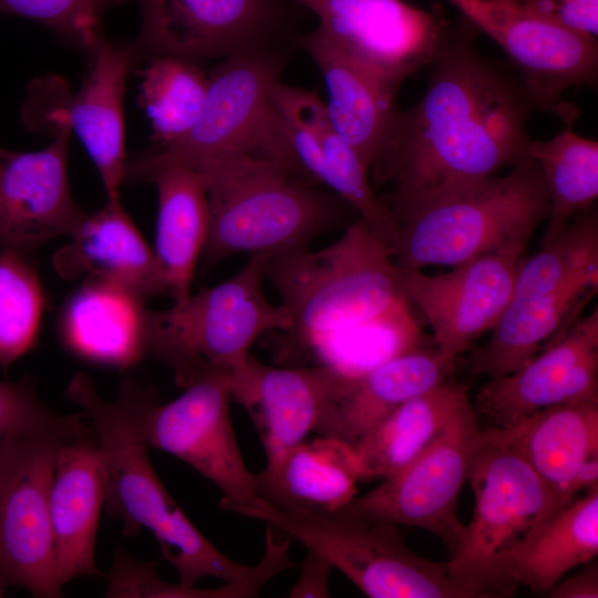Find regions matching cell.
<instances>
[{"label": "cell", "instance_id": "cell-6", "mask_svg": "<svg viewBox=\"0 0 598 598\" xmlns=\"http://www.w3.org/2000/svg\"><path fill=\"white\" fill-rule=\"evenodd\" d=\"M548 212L540 168L527 156L505 176H492L398 216L400 239L393 257L406 270L454 267L485 252L528 243Z\"/></svg>", "mask_w": 598, "mask_h": 598}, {"label": "cell", "instance_id": "cell-18", "mask_svg": "<svg viewBox=\"0 0 598 598\" xmlns=\"http://www.w3.org/2000/svg\"><path fill=\"white\" fill-rule=\"evenodd\" d=\"M598 402V309L574 320L516 371L489 379L473 408L485 427H507L555 405Z\"/></svg>", "mask_w": 598, "mask_h": 598}, {"label": "cell", "instance_id": "cell-35", "mask_svg": "<svg viewBox=\"0 0 598 598\" xmlns=\"http://www.w3.org/2000/svg\"><path fill=\"white\" fill-rule=\"evenodd\" d=\"M553 240L518 266L513 298L555 292L574 283L598 287V216L577 215Z\"/></svg>", "mask_w": 598, "mask_h": 598}, {"label": "cell", "instance_id": "cell-17", "mask_svg": "<svg viewBox=\"0 0 598 598\" xmlns=\"http://www.w3.org/2000/svg\"><path fill=\"white\" fill-rule=\"evenodd\" d=\"M141 27L130 41L135 65L157 56L202 63L269 47L276 0H137Z\"/></svg>", "mask_w": 598, "mask_h": 598}, {"label": "cell", "instance_id": "cell-27", "mask_svg": "<svg viewBox=\"0 0 598 598\" xmlns=\"http://www.w3.org/2000/svg\"><path fill=\"white\" fill-rule=\"evenodd\" d=\"M598 554V485L542 522L504 559L502 587L512 596L524 586L548 592L573 568Z\"/></svg>", "mask_w": 598, "mask_h": 598}, {"label": "cell", "instance_id": "cell-19", "mask_svg": "<svg viewBox=\"0 0 598 598\" xmlns=\"http://www.w3.org/2000/svg\"><path fill=\"white\" fill-rule=\"evenodd\" d=\"M71 134L61 126L34 152L0 145V249L28 256L54 238L70 237L87 215L70 188Z\"/></svg>", "mask_w": 598, "mask_h": 598}, {"label": "cell", "instance_id": "cell-34", "mask_svg": "<svg viewBox=\"0 0 598 598\" xmlns=\"http://www.w3.org/2000/svg\"><path fill=\"white\" fill-rule=\"evenodd\" d=\"M141 70L140 104L152 126L155 148L179 142L195 125L208 87L199 64L175 56H157Z\"/></svg>", "mask_w": 598, "mask_h": 598}, {"label": "cell", "instance_id": "cell-13", "mask_svg": "<svg viewBox=\"0 0 598 598\" xmlns=\"http://www.w3.org/2000/svg\"><path fill=\"white\" fill-rule=\"evenodd\" d=\"M319 19L317 30L393 94L430 65L451 23L442 10L403 0H296Z\"/></svg>", "mask_w": 598, "mask_h": 598}, {"label": "cell", "instance_id": "cell-43", "mask_svg": "<svg viewBox=\"0 0 598 598\" xmlns=\"http://www.w3.org/2000/svg\"><path fill=\"white\" fill-rule=\"evenodd\" d=\"M598 485V454L588 457L576 473L570 488V501L581 491H587Z\"/></svg>", "mask_w": 598, "mask_h": 598}, {"label": "cell", "instance_id": "cell-23", "mask_svg": "<svg viewBox=\"0 0 598 598\" xmlns=\"http://www.w3.org/2000/svg\"><path fill=\"white\" fill-rule=\"evenodd\" d=\"M69 238L52 261L62 278L107 280L146 300L168 293L154 249L145 241L121 199L106 200L101 209L87 214Z\"/></svg>", "mask_w": 598, "mask_h": 598}, {"label": "cell", "instance_id": "cell-30", "mask_svg": "<svg viewBox=\"0 0 598 598\" xmlns=\"http://www.w3.org/2000/svg\"><path fill=\"white\" fill-rule=\"evenodd\" d=\"M596 290L579 282L550 293L512 298L488 340L471 352L468 371L489 379L516 371L575 320Z\"/></svg>", "mask_w": 598, "mask_h": 598}, {"label": "cell", "instance_id": "cell-24", "mask_svg": "<svg viewBox=\"0 0 598 598\" xmlns=\"http://www.w3.org/2000/svg\"><path fill=\"white\" fill-rule=\"evenodd\" d=\"M146 299L115 282L84 278L60 316L62 342L92 364L127 369L146 357Z\"/></svg>", "mask_w": 598, "mask_h": 598}, {"label": "cell", "instance_id": "cell-21", "mask_svg": "<svg viewBox=\"0 0 598 598\" xmlns=\"http://www.w3.org/2000/svg\"><path fill=\"white\" fill-rule=\"evenodd\" d=\"M271 97L286 121L303 172L350 205L394 254L400 225L377 197L367 165L334 128L326 103L315 92L286 85L280 80L272 85Z\"/></svg>", "mask_w": 598, "mask_h": 598}, {"label": "cell", "instance_id": "cell-44", "mask_svg": "<svg viewBox=\"0 0 598 598\" xmlns=\"http://www.w3.org/2000/svg\"><path fill=\"white\" fill-rule=\"evenodd\" d=\"M8 442H10V441H8ZM8 442H0V471H1L4 450H6V446H7ZM4 591H6V589L3 588V586H2V584L0 581V596H2V594H4Z\"/></svg>", "mask_w": 598, "mask_h": 598}, {"label": "cell", "instance_id": "cell-7", "mask_svg": "<svg viewBox=\"0 0 598 598\" xmlns=\"http://www.w3.org/2000/svg\"><path fill=\"white\" fill-rule=\"evenodd\" d=\"M282 66V55L270 47L223 59L208 74L204 105L192 130L174 145L127 161L125 181L141 182L163 166L224 156L262 159L309 177L271 97Z\"/></svg>", "mask_w": 598, "mask_h": 598}, {"label": "cell", "instance_id": "cell-26", "mask_svg": "<svg viewBox=\"0 0 598 598\" xmlns=\"http://www.w3.org/2000/svg\"><path fill=\"white\" fill-rule=\"evenodd\" d=\"M455 363L429 344L380 362L357 378L318 433L355 443L398 406L445 381Z\"/></svg>", "mask_w": 598, "mask_h": 598}, {"label": "cell", "instance_id": "cell-15", "mask_svg": "<svg viewBox=\"0 0 598 598\" xmlns=\"http://www.w3.org/2000/svg\"><path fill=\"white\" fill-rule=\"evenodd\" d=\"M230 400L228 380H202L172 402L152 405L143 425L150 447L178 457L221 491L219 506L227 512L249 503L260 488L258 475L248 471L241 456Z\"/></svg>", "mask_w": 598, "mask_h": 598}, {"label": "cell", "instance_id": "cell-25", "mask_svg": "<svg viewBox=\"0 0 598 598\" xmlns=\"http://www.w3.org/2000/svg\"><path fill=\"white\" fill-rule=\"evenodd\" d=\"M483 433L517 453L565 506L576 473L598 454V402L555 405Z\"/></svg>", "mask_w": 598, "mask_h": 598}, {"label": "cell", "instance_id": "cell-38", "mask_svg": "<svg viewBox=\"0 0 598 598\" xmlns=\"http://www.w3.org/2000/svg\"><path fill=\"white\" fill-rule=\"evenodd\" d=\"M125 0H0V14L33 20L51 29L61 40L91 52L105 37L103 17Z\"/></svg>", "mask_w": 598, "mask_h": 598}, {"label": "cell", "instance_id": "cell-32", "mask_svg": "<svg viewBox=\"0 0 598 598\" xmlns=\"http://www.w3.org/2000/svg\"><path fill=\"white\" fill-rule=\"evenodd\" d=\"M258 480L259 495L271 502L337 511L357 495L361 467L351 443L322 435L289 450Z\"/></svg>", "mask_w": 598, "mask_h": 598}, {"label": "cell", "instance_id": "cell-36", "mask_svg": "<svg viewBox=\"0 0 598 598\" xmlns=\"http://www.w3.org/2000/svg\"><path fill=\"white\" fill-rule=\"evenodd\" d=\"M43 307L41 281L28 256L0 249V367L4 371L34 347Z\"/></svg>", "mask_w": 598, "mask_h": 598}, {"label": "cell", "instance_id": "cell-5", "mask_svg": "<svg viewBox=\"0 0 598 598\" xmlns=\"http://www.w3.org/2000/svg\"><path fill=\"white\" fill-rule=\"evenodd\" d=\"M270 255H250L230 278L164 310H150L146 357L168 365L182 389L243 369L265 332L286 330L287 312L262 288Z\"/></svg>", "mask_w": 598, "mask_h": 598}, {"label": "cell", "instance_id": "cell-10", "mask_svg": "<svg viewBox=\"0 0 598 598\" xmlns=\"http://www.w3.org/2000/svg\"><path fill=\"white\" fill-rule=\"evenodd\" d=\"M86 56L75 92L56 75L34 79L21 120L29 130L50 135L61 126L74 132L99 171L106 200H118L127 164L123 103L134 55L130 42L114 44L104 38Z\"/></svg>", "mask_w": 598, "mask_h": 598}, {"label": "cell", "instance_id": "cell-40", "mask_svg": "<svg viewBox=\"0 0 598 598\" xmlns=\"http://www.w3.org/2000/svg\"><path fill=\"white\" fill-rule=\"evenodd\" d=\"M575 32L597 38L598 0H512Z\"/></svg>", "mask_w": 598, "mask_h": 598}, {"label": "cell", "instance_id": "cell-42", "mask_svg": "<svg viewBox=\"0 0 598 598\" xmlns=\"http://www.w3.org/2000/svg\"><path fill=\"white\" fill-rule=\"evenodd\" d=\"M551 598H597L598 565L590 560L574 576L559 580L549 591Z\"/></svg>", "mask_w": 598, "mask_h": 598}, {"label": "cell", "instance_id": "cell-1", "mask_svg": "<svg viewBox=\"0 0 598 598\" xmlns=\"http://www.w3.org/2000/svg\"><path fill=\"white\" fill-rule=\"evenodd\" d=\"M476 31L465 18L451 25L424 94L395 111L370 168L393 185L395 218L528 156L532 101L517 75L480 53Z\"/></svg>", "mask_w": 598, "mask_h": 598}, {"label": "cell", "instance_id": "cell-14", "mask_svg": "<svg viewBox=\"0 0 598 598\" xmlns=\"http://www.w3.org/2000/svg\"><path fill=\"white\" fill-rule=\"evenodd\" d=\"M41 436L7 444L0 471V581L35 597L61 596L49 492L60 446Z\"/></svg>", "mask_w": 598, "mask_h": 598}, {"label": "cell", "instance_id": "cell-41", "mask_svg": "<svg viewBox=\"0 0 598 598\" xmlns=\"http://www.w3.org/2000/svg\"><path fill=\"white\" fill-rule=\"evenodd\" d=\"M332 568L327 559L308 549L300 578L289 597H329L328 580Z\"/></svg>", "mask_w": 598, "mask_h": 598}, {"label": "cell", "instance_id": "cell-16", "mask_svg": "<svg viewBox=\"0 0 598 598\" xmlns=\"http://www.w3.org/2000/svg\"><path fill=\"white\" fill-rule=\"evenodd\" d=\"M526 246L517 243L475 256L445 274L401 268L403 292L424 315L443 355L456 361L493 328L513 298Z\"/></svg>", "mask_w": 598, "mask_h": 598}, {"label": "cell", "instance_id": "cell-22", "mask_svg": "<svg viewBox=\"0 0 598 598\" xmlns=\"http://www.w3.org/2000/svg\"><path fill=\"white\" fill-rule=\"evenodd\" d=\"M104 504L105 472L97 437L64 442L49 492L55 577L61 588L74 578L100 574L94 551Z\"/></svg>", "mask_w": 598, "mask_h": 598}, {"label": "cell", "instance_id": "cell-4", "mask_svg": "<svg viewBox=\"0 0 598 598\" xmlns=\"http://www.w3.org/2000/svg\"><path fill=\"white\" fill-rule=\"evenodd\" d=\"M266 278L288 315V339L313 347L406 299L393 251L361 217L329 246L270 257Z\"/></svg>", "mask_w": 598, "mask_h": 598}, {"label": "cell", "instance_id": "cell-9", "mask_svg": "<svg viewBox=\"0 0 598 598\" xmlns=\"http://www.w3.org/2000/svg\"><path fill=\"white\" fill-rule=\"evenodd\" d=\"M467 480L474 511L447 570L465 598L505 597L504 559L564 505L513 450L481 433Z\"/></svg>", "mask_w": 598, "mask_h": 598}, {"label": "cell", "instance_id": "cell-12", "mask_svg": "<svg viewBox=\"0 0 598 598\" xmlns=\"http://www.w3.org/2000/svg\"><path fill=\"white\" fill-rule=\"evenodd\" d=\"M482 429L473 404L465 403L409 465L339 511L422 528L439 537L453 555L465 528L457 504Z\"/></svg>", "mask_w": 598, "mask_h": 598}, {"label": "cell", "instance_id": "cell-2", "mask_svg": "<svg viewBox=\"0 0 598 598\" xmlns=\"http://www.w3.org/2000/svg\"><path fill=\"white\" fill-rule=\"evenodd\" d=\"M65 393L92 422L104 461V505L111 517L122 520L124 535L147 528L183 586H195L204 577L226 582L244 578L251 567L234 561L204 537L152 467L143 425L147 411L158 402L156 390L127 375L117 396L106 401L91 378L80 372Z\"/></svg>", "mask_w": 598, "mask_h": 598}, {"label": "cell", "instance_id": "cell-28", "mask_svg": "<svg viewBox=\"0 0 598 598\" xmlns=\"http://www.w3.org/2000/svg\"><path fill=\"white\" fill-rule=\"evenodd\" d=\"M298 43L320 70L328 92L329 117L367 167L374 163L392 117L396 95L349 60L317 29Z\"/></svg>", "mask_w": 598, "mask_h": 598}, {"label": "cell", "instance_id": "cell-31", "mask_svg": "<svg viewBox=\"0 0 598 598\" xmlns=\"http://www.w3.org/2000/svg\"><path fill=\"white\" fill-rule=\"evenodd\" d=\"M467 402V384L452 374L398 406L352 444L361 467V481L385 480L399 473L437 437Z\"/></svg>", "mask_w": 598, "mask_h": 598}, {"label": "cell", "instance_id": "cell-11", "mask_svg": "<svg viewBox=\"0 0 598 598\" xmlns=\"http://www.w3.org/2000/svg\"><path fill=\"white\" fill-rule=\"evenodd\" d=\"M447 1L503 49L534 109L574 125L580 110L563 94L573 86H596L597 38L557 24L512 0Z\"/></svg>", "mask_w": 598, "mask_h": 598}, {"label": "cell", "instance_id": "cell-33", "mask_svg": "<svg viewBox=\"0 0 598 598\" xmlns=\"http://www.w3.org/2000/svg\"><path fill=\"white\" fill-rule=\"evenodd\" d=\"M528 156L540 168L549 200L545 245L597 198L598 143L566 125L548 141L532 140Z\"/></svg>", "mask_w": 598, "mask_h": 598}, {"label": "cell", "instance_id": "cell-20", "mask_svg": "<svg viewBox=\"0 0 598 598\" xmlns=\"http://www.w3.org/2000/svg\"><path fill=\"white\" fill-rule=\"evenodd\" d=\"M357 377L331 365L276 368L250 355L229 385L231 400L250 414L259 433L266 468L318 432Z\"/></svg>", "mask_w": 598, "mask_h": 598}, {"label": "cell", "instance_id": "cell-8", "mask_svg": "<svg viewBox=\"0 0 598 598\" xmlns=\"http://www.w3.org/2000/svg\"><path fill=\"white\" fill-rule=\"evenodd\" d=\"M229 512L261 520L327 559L371 598H465L436 563L411 550L399 526L342 511L271 502L260 495Z\"/></svg>", "mask_w": 598, "mask_h": 598}, {"label": "cell", "instance_id": "cell-39", "mask_svg": "<svg viewBox=\"0 0 598 598\" xmlns=\"http://www.w3.org/2000/svg\"><path fill=\"white\" fill-rule=\"evenodd\" d=\"M157 561H141L118 549L107 576L105 597L213 598V589L169 584L156 575Z\"/></svg>", "mask_w": 598, "mask_h": 598}, {"label": "cell", "instance_id": "cell-37", "mask_svg": "<svg viewBox=\"0 0 598 598\" xmlns=\"http://www.w3.org/2000/svg\"><path fill=\"white\" fill-rule=\"evenodd\" d=\"M84 413L61 415L47 406L35 392V380L0 381V442L41 436L65 440L95 437Z\"/></svg>", "mask_w": 598, "mask_h": 598}, {"label": "cell", "instance_id": "cell-3", "mask_svg": "<svg viewBox=\"0 0 598 598\" xmlns=\"http://www.w3.org/2000/svg\"><path fill=\"white\" fill-rule=\"evenodd\" d=\"M185 166L197 171L206 186V266L238 254L275 257L307 249L315 238L343 225L352 209L309 177L271 162L224 156Z\"/></svg>", "mask_w": 598, "mask_h": 598}, {"label": "cell", "instance_id": "cell-29", "mask_svg": "<svg viewBox=\"0 0 598 598\" xmlns=\"http://www.w3.org/2000/svg\"><path fill=\"white\" fill-rule=\"evenodd\" d=\"M141 182L153 183L158 196L154 252L174 303L190 295L195 267L203 255L209 229L205 183L197 171L168 165L147 173Z\"/></svg>", "mask_w": 598, "mask_h": 598}]
</instances>
